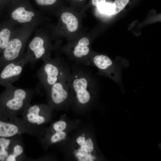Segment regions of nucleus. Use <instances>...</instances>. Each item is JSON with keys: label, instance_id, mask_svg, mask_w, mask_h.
Masks as SVG:
<instances>
[{"label": "nucleus", "instance_id": "nucleus-1", "mask_svg": "<svg viewBox=\"0 0 161 161\" xmlns=\"http://www.w3.org/2000/svg\"><path fill=\"white\" fill-rule=\"evenodd\" d=\"M86 66L75 63L72 66L70 96L80 105L90 103L99 88L97 79Z\"/></svg>", "mask_w": 161, "mask_h": 161}, {"label": "nucleus", "instance_id": "nucleus-2", "mask_svg": "<svg viewBox=\"0 0 161 161\" xmlns=\"http://www.w3.org/2000/svg\"><path fill=\"white\" fill-rule=\"evenodd\" d=\"M40 87L33 88H23L10 84L7 85L1 100V110L8 118L21 114L24 109L30 103L33 97L40 92Z\"/></svg>", "mask_w": 161, "mask_h": 161}, {"label": "nucleus", "instance_id": "nucleus-3", "mask_svg": "<svg viewBox=\"0 0 161 161\" xmlns=\"http://www.w3.org/2000/svg\"><path fill=\"white\" fill-rule=\"evenodd\" d=\"M71 74L68 64L63 60L49 58L37 71L36 76L39 81V86L47 92L55 83Z\"/></svg>", "mask_w": 161, "mask_h": 161}, {"label": "nucleus", "instance_id": "nucleus-4", "mask_svg": "<svg viewBox=\"0 0 161 161\" xmlns=\"http://www.w3.org/2000/svg\"><path fill=\"white\" fill-rule=\"evenodd\" d=\"M51 107L50 105L36 104L28 105L21 114L22 119L32 135L40 138L43 134L41 128L47 120L46 114Z\"/></svg>", "mask_w": 161, "mask_h": 161}, {"label": "nucleus", "instance_id": "nucleus-5", "mask_svg": "<svg viewBox=\"0 0 161 161\" xmlns=\"http://www.w3.org/2000/svg\"><path fill=\"white\" fill-rule=\"evenodd\" d=\"M89 60L90 66H95L98 69L97 75L107 77L121 86L122 69L128 66L129 63L115 61L103 54L90 55Z\"/></svg>", "mask_w": 161, "mask_h": 161}, {"label": "nucleus", "instance_id": "nucleus-6", "mask_svg": "<svg viewBox=\"0 0 161 161\" xmlns=\"http://www.w3.org/2000/svg\"><path fill=\"white\" fill-rule=\"evenodd\" d=\"M71 75L61 79L53 84L46 92L49 105L57 106L67 100L70 95Z\"/></svg>", "mask_w": 161, "mask_h": 161}, {"label": "nucleus", "instance_id": "nucleus-7", "mask_svg": "<svg viewBox=\"0 0 161 161\" xmlns=\"http://www.w3.org/2000/svg\"><path fill=\"white\" fill-rule=\"evenodd\" d=\"M29 60V56H26L4 66L0 73V83L8 85L18 80Z\"/></svg>", "mask_w": 161, "mask_h": 161}, {"label": "nucleus", "instance_id": "nucleus-8", "mask_svg": "<svg viewBox=\"0 0 161 161\" xmlns=\"http://www.w3.org/2000/svg\"><path fill=\"white\" fill-rule=\"evenodd\" d=\"M23 134L32 135L31 131L24 125L21 118L16 116L8 121L0 120V137H11Z\"/></svg>", "mask_w": 161, "mask_h": 161}, {"label": "nucleus", "instance_id": "nucleus-9", "mask_svg": "<svg viewBox=\"0 0 161 161\" xmlns=\"http://www.w3.org/2000/svg\"><path fill=\"white\" fill-rule=\"evenodd\" d=\"M90 41L88 38L83 37L81 38L72 46V51L69 52L71 59L75 61L76 64L90 66L89 60L90 50Z\"/></svg>", "mask_w": 161, "mask_h": 161}, {"label": "nucleus", "instance_id": "nucleus-10", "mask_svg": "<svg viewBox=\"0 0 161 161\" xmlns=\"http://www.w3.org/2000/svg\"><path fill=\"white\" fill-rule=\"evenodd\" d=\"M76 142L79 146L76 151L75 156L78 161H92L95 159L93 154L94 148L93 142L90 138H86L83 136H80L77 139Z\"/></svg>", "mask_w": 161, "mask_h": 161}, {"label": "nucleus", "instance_id": "nucleus-11", "mask_svg": "<svg viewBox=\"0 0 161 161\" xmlns=\"http://www.w3.org/2000/svg\"><path fill=\"white\" fill-rule=\"evenodd\" d=\"M21 135L13 137L9 155L6 161H28L32 160L26 156Z\"/></svg>", "mask_w": 161, "mask_h": 161}, {"label": "nucleus", "instance_id": "nucleus-12", "mask_svg": "<svg viewBox=\"0 0 161 161\" xmlns=\"http://www.w3.org/2000/svg\"><path fill=\"white\" fill-rule=\"evenodd\" d=\"M29 47L34 55L33 58L30 62L32 64L38 60L42 59L44 61L49 58L44 41L40 37L34 38L29 44Z\"/></svg>", "mask_w": 161, "mask_h": 161}, {"label": "nucleus", "instance_id": "nucleus-13", "mask_svg": "<svg viewBox=\"0 0 161 161\" xmlns=\"http://www.w3.org/2000/svg\"><path fill=\"white\" fill-rule=\"evenodd\" d=\"M22 48L23 43L19 39L15 38L9 41L3 53L5 65L20 59Z\"/></svg>", "mask_w": 161, "mask_h": 161}, {"label": "nucleus", "instance_id": "nucleus-14", "mask_svg": "<svg viewBox=\"0 0 161 161\" xmlns=\"http://www.w3.org/2000/svg\"><path fill=\"white\" fill-rule=\"evenodd\" d=\"M35 15L32 11L26 10L23 6L17 8L12 12L11 16L12 18L21 23L30 21Z\"/></svg>", "mask_w": 161, "mask_h": 161}, {"label": "nucleus", "instance_id": "nucleus-15", "mask_svg": "<svg viewBox=\"0 0 161 161\" xmlns=\"http://www.w3.org/2000/svg\"><path fill=\"white\" fill-rule=\"evenodd\" d=\"M61 18L63 22L66 25L67 29L69 32H74L78 29V20L71 13L68 12L63 13L61 15Z\"/></svg>", "mask_w": 161, "mask_h": 161}, {"label": "nucleus", "instance_id": "nucleus-16", "mask_svg": "<svg viewBox=\"0 0 161 161\" xmlns=\"http://www.w3.org/2000/svg\"><path fill=\"white\" fill-rule=\"evenodd\" d=\"M13 137H0V161H6L9 154Z\"/></svg>", "mask_w": 161, "mask_h": 161}, {"label": "nucleus", "instance_id": "nucleus-17", "mask_svg": "<svg viewBox=\"0 0 161 161\" xmlns=\"http://www.w3.org/2000/svg\"><path fill=\"white\" fill-rule=\"evenodd\" d=\"M130 0H115L112 4V15H116L123 10Z\"/></svg>", "mask_w": 161, "mask_h": 161}, {"label": "nucleus", "instance_id": "nucleus-18", "mask_svg": "<svg viewBox=\"0 0 161 161\" xmlns=\"http://www.w3.org/2000/svg\"><path fill=\"white\" fill-rule=\"evenodd\" d=\"M10 32L7 29H4L0 32V48L5 49L9 41Z\"/></svg>", "mask_w": 161, "mask_h": 161}, {"label": "nucleus", "instance_id": "nucleus-19", "mask_svg": "<svg viewBox=\"0 0 161 161\" xmlns=\"http://www.w3.org/2000/svg\"><path fill=\"white\" fill-rule=\"evenodd\" d=\"M55 132L49 139L51 143H56L65 139L66 134L65 132L63 131Z\"/></svg>", "mask_w": 161, "mask_h": 161}, {"label": "nucleus", "instance_id": "nucleus-20", "mask_svg": "<svg viewBox=\"0 0 161 161\" xmlns=\"http://www.w3.org/2000/svg\"><path fill=\"white\" fill-rule=\"evenodd\" d=\"M97 7L102 13L107 14H112V4L106 2L101 4Z\"/></svg>", "mask_w": 161, "mask_h": 161}, {"label": "nucleus", "instance_id": "nucleus-21", "mask_svg": "<svg viewBox=\"0 0 161 161\" xmlns=\"http://www.w3.org/2000/svg\"><path fill=\"white\" fill-rule=\"evenodd\" d=\"M66 124L65 122L60 120L54 123L52 128L55 131H63L66 128Z\"/></svg>", "mask_w": 161, "mask_h": 161}, {"label": "nucleus", "instance_id": "nucleus-22", "mask_svg": "<svg viewBox=\"0 0 161 161\" xmlns=\"http://www.w3.org/2000/svg\"><path fill=\"white\" fill-rule=\"evenodd\" d=\"M61 0H35L36 3L41 6H50L57 4Z\"/></svg>", "mask_w": 161, "mask_h": 161}, {"label": "nucleus", "instance_id": "nucleus-23", "mask_svg": "<svg viewBox=\"0 0 161 161\" xmlns=\"http://www.w3.org/2000/svg\"><path fill=\"white\" fill-rule=\"evenodd\" d=\"M106 1V0H91L90 4L97 7L101 4L105 3Z\"/></svg>", "mask_w": 161, "mask_h": 161}, {"label": "nucleus", "instance_id": "nucleus-24", "mask_svg": "<svg viewBox=\"0 0 161 161\" xmlns=\"http://www.w3.org/2000/svg\"><path fill=\"white\" fill-rule=\"evenodd\" d=\"M73 5L80 6L83 4L86 0H68Z\"/></svg>", "mask_w": 161, "mask_h": 161}, {"label": "nucleus", "instance_id": "nucleus-25", "mask_svg": "<svg viewBox=\"0 0 161 161\" xmlns=\"http://www.w3.org/2000/svg\"><path fill=\"white\" fill-rule=\"evenodd\" d=\"M82 135L83 136H84L85 135L84 134H83Z\"/></svg>", "mask_w": 161, "mask_h": 161}]
</instances>
